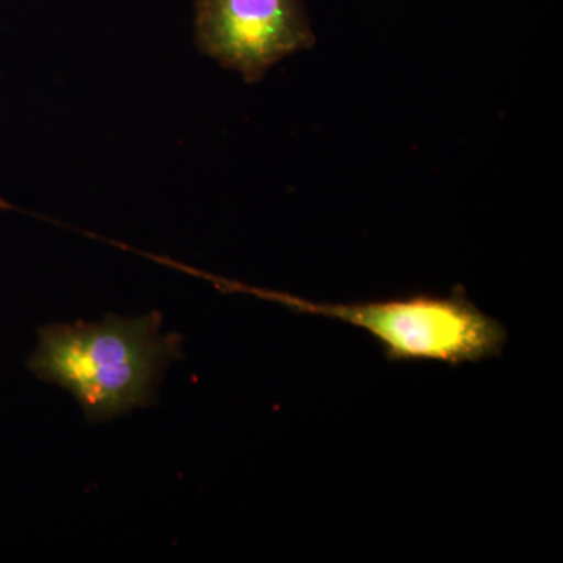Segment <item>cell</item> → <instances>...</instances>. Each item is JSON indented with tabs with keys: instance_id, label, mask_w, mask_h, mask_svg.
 <instances>
[{
	"instance_id": "6da1fadb",
	"label": "cell",
	"mask_w": 563,
	"mask_h": 563,
	"mask_svg": "<svg viewBox=\"0 0 563 563\" xmlns=\"http://www.w3.org/2000/svg\"><path fill=\"white\" fill-rule=\"evenodd\" d=\"M180 355V336L163 333L161 314L150 313L46 325L27 366L43 383L68 390L96 422L150 407Z\"/></svg>"
},
{
	"instance_id": "7a4b0ae2",
	"label": "cell",
	"mask_w": 563,
	"mask_h": 563,
	"mask_svg": "<svg viewBox=\"0 0 563 563\" xmlns=\"http://www.w3.org/2000/svg\"><path fill=\"white\" fill-rule=\"evenodd\" d=\"M261 295L296 312L320 314L362 329L384 347L391 362L457 366L498 357L507 344L501 322L470 301L462 288L450 296L417 295L357 303L313 302L277 292Z\"/></svg>"
},
{
	"instance_id": "3957f363",
	"label": "cell",
	"mask_w": 563,
	"mask_h": 563,
	"mask_svg": "<svg viewBox=\"0 0 563 563\" xmlns=\"http://www.w3.org/2000/svg\"><path fill=\"white\" fill-rule=\"evenodd\" d=\"M195 9L199 49L251 84L317 41L303 0H196Z\"/></svg>"
},
{
	"instance_id": "277c9868",
	"label": "cell",
	"mask_w": 563,
	"mask_h": 563,
	"mask_svg": "<svg viewBox=\"0 0 563 563\" xmlns=\"http://www.w3.org/2000/svg\"><path fill=\"white\" fill-rule=\"evenodd\" d=\"M0 209H10L9 203H7L5 201H3V199H2V198H0Z\"/></svg>"
}]
</instances>
